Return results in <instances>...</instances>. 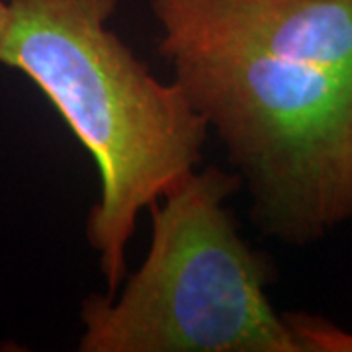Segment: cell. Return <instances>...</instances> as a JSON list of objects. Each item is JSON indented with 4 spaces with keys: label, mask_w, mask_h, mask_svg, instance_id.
I'll return each instance as SVG.
<instances>
[{
    "label": "cell",
    "mask_w": 352,
    "mask_h": 352,
    "mask_svg": "<svg viewBox=\"0 0 352 352\" xmlns=\"http://www.w3.org/2000/svg\"><path fill=\"white\" fill-rule=\"evenodd\" d=\"M159 53L214 127L268 237L352 217V0H151Z\"/></svg>",
    "instance_id": "cell-1"
},
{
    "label": "cell",
    "mask_w": 352,
    "mask_h": 352,
    "mask_svg": "<svg viewBox=\"0 0 352 352\" xmlns=\"http://www.w3.org/2000/svg\"><path fill=\"white\" fill-rule=\"evenodd\" d=\"M0 63L50 98L100 173L87 237L113 296L139 214L196 170L210 126L108 25L118 0H4Z\"/></svg>",
    "instance_id": "cell-2"
},
{
    "label": "cell",
    "mask_w": 352,
    "mask_h": 352,
    "mask_svg": "<svg viewBox=\"0 0 352 352\" xmlns=\"http://www.w3.org/2000/svg\"><path fill=\"white\" fill-rule=\"evenodd\" d=\"M241 184L208 166L149 206V252L122 292L85 300L78 351L352 352V333L272 307V264L223 206Z\"/></svg>",
    "instance_id": "cell-3"
},
{
    "label": "cell",
    "mask_w": 352,
    "mask_h": 352,
    "mask_svg": "<svg viewBox=\"0 0 352 352\" xmlns=\"http://www.w3.org/2000/svg\"><path fill=\"white\" fill-rule=\"evenodd\" d=\"M6 20H8V8H6V2L0 0V39L4 34V28H6Z\"/></svg>",
    "instance_id": "cell-4"
}]
</instances>
